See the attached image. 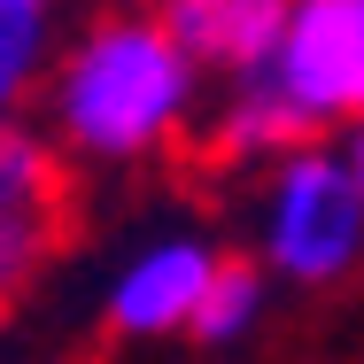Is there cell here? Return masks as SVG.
<instances>
[{
  "instance_id": "8992f818",
  "label": "cell",
  "mask_w": 364,
  "mask_h": 364,
  "mask_svg": "<svg viewBox=\"0 0 364 364\" xmlns=\"http://www.w3.org/2000/svg\"><path fill=\"white\" fill-rule=\"evenodd\" d=\"M147 8L171 23V39L202 63L210 85L256 77L264 63H272L287 16H294V0H147Z\"/></svg>"
},
{
  "instance_id": "6da1fadb",
  "label": "cell",
  "mask_w": 364,
  "mask_h": 364,
  "mask_svg": "<svg viewBox=\"0 0 364 364\" xmlns=\"http://www.w3.org/2000/svg\"><path fill=\"white\" fill-rule=\"evenodd\" d=\"M210 93L218 85L147 0H101L63 31L31 124L77 178H132L194 155Z\"/></svg>"
},
{
  "instance_id": "3957f363",
  "label": "cell",
  "mask_w": 364,
  "mask_h": 364,
  "mask_svg": "<svg viewBox=\"0 0 364 364\" xmlns=\"http://www.w3.org/2000/svg\"><path fill=\"white\" fill-rule=\"evenodd\" d=\"M225 256L232 248L210 225H155L140 248H124L109 264V279H101V302H93L101 333L109 341H178V333H194Z\"/></svg>"
},
{
  "instance_id": "5b68a950",
  "label": "cell",
  "mask_w": 364,
  "mask_h": 364,
  "mask_svg": "<svg viewBox=\"0 0 364 364\" xmlns=\"http://www.w3.org/2000/svg\"><path fill=\"white\" fill-rule=\"evenodd\" d=\"M256 77L294 109L310 140H341L364 117V0H294Z\"/></svg>"
},
{
  "instance_id": "9c48e42d",
  "label": "cell",
  "mask_w": 364,
  "mask_h": 364,
  "mask_svg": "<svg viewBox=\"0 0 364 364\" xmlns=\"http://www.w3.org/2000/svg\"><path fill=\"white\" fill-rule=\"evenodd\" d=\"M264 310H272V272H264L256 256H225V272H218V287H210V302H202V318H194L186 341L240 349V341L264 326Z\"/></svg>"
},
{
  "instance_id": "7a4b0ae2",
  "label": "cell",
  "mask_w": 364,
  "mask_h": 364,
  "mask_svg": "<svg viewBox=\"0 0 364 364\" xmlns=\"http://www.w3.org/2000/svg\"><path fill=\"white\" fill-rule=\"evenodd\" d=\"M248 256L294 294H333L364 272V186L341 140H310L256 178Z\"/></svg>"
},
{
  "instance_id": "277c9868",
  "label": "cell",
  "mask_w": 364,
  "mask_h": 364,
  "mask_svg": "<svg viewBox=\"0 0 364 364\" xmlns=\"http://www.w3.org/2000/svg\"><path fill=\"white\" fill-rule=\"evenodd\" d=\"M77 218V171L47 147L39 124L0 132V326L39 294Z\"/></svg>"
},
{
  "instance_id": "30bf717a",
  "label": "cell",
  "mask_w": 364,
  "mask_h": 364,
  "mask_svg": "<svg viewBox=\"0 0 364 364\" xmlns=\"http://www.w3.org/2000/svg\"><path fill=\"white\" fill-rule=\"evenodd\" d=\"M341 155H349V171H357V186H364V117L341 132Z\"/></svg>"
},
{
  "instance_id": "52a82bcc",
  "label": "cell",
  "mask_w": 364,
  "mask_h": 364,
  "mask_svg": "<svg viewBox=\"0 0 364 364\" xmlns=\"http://www.w3.org/2000/svg\"><path fill=\"white\" fill-rule=\"evenodd\" d=\"M294 147H310V132L294 124V109L264 77H240V85H218V93H210L194 163L218 171V178H264L272 163H287Z\"/></svg>"
},
{
  "instance_id": "ba28073f",
  "label": "cell",
  "mask_w": 364,
  "mask_h": 364,
  "mask_svg": "<svg viewBox=\"0 0 364 364\" xmlns=\"http://www.w3.org/2000/svg\"><path fill=\"white\" fill-rule=\"evenodd\" d=\"M63 31H70V0H0V132L31 124Z\"/></svg>"
}]
</instances>
